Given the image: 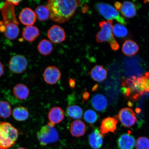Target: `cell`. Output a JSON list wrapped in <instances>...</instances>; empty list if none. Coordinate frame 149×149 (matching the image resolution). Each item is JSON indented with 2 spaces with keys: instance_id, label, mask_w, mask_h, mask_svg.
Wrapping results in <instances>:
<instances>
[{
  "instance_id": "14",
  "label": "cell",
  "mask_w": 149,
  "mask_h": 149,
  "mask_svg": "<svg viewBox=\"0 0 149 149\" xmlns=\"http://www.w3.org/2000/svg\"><path fill=\"white\" fill-rule=\"evenodd\" d=\"M19 18L23 25L28 26H33L36 20V16L32 9L28 7L24 8L20 12Z\"/></svg>"
},
{
  "instance_id": "1",
  "label": "cell",
  "mask_w": 149,
  "mask_h": 149,
  "mask_svg": "<svg viewBox=\"0 0 149 149\" xmlns=\"http://www.w3.org/2000/svg\"><path fill=\"white\" fill-rule=\"evenodd\" d=\"M46 7L49 12V17L59 24L65 23L73 16L80 5L79 1L49 0Z\"/></svg>"
},
{
  "instance_id": "18",
  "label": "cell",
  "mask_w": 149,
  "mask_h": 149,
  "mask_svg": "<svg viewBox=\"0 0 149 149\" xmlns=\"http://www.w3.org/2000/svg\"><path fill=\"white\" fill-rule=\"evenodd\" d=\"M91 103L95 109L100 111H105L108 105L107 98L103 95L100 94H96L93 96Z\"/></svg>"
},
{
  "instance_id": "24",
  "label": "cell",
  "mask_w": 149,
  "mask_h": 149,
  "mask_svg": "<svg viewBox=\"0 0 149 149\" xmlns=\"http://www.w3.org/2000/svg\"><path fill=\"white\" fill-rule=\"evenodd\" d=\"M12 113L15 120L19 122L26 120L29 116V111L26 108L23 107L15 108Z\"/></svg>"
},
{
  "instance_id": "9",
  "label": "cell",
  "mask_w": 149,
  "mask_h": 149,
  "mask_svg": "<svg viewBox=\"0 0 149 149\" xmlns=\"http://www.w3.org/2000/svg\"><path fill=\"white\" fill-rule=\"evenodd\" d=\"M0 23V31L3 33L5 36L10 40H14L19 35L20 30L18 27V22H9L3 24Z\"/></svg>"
},
{
  "instance_id": "15",
  "label": "cell",
  "mask_w": 149,
  "mask_h": 149,
  "mask_svg": "<svg viewBox=\"0 0 149 149\" xmlns=\"http://www.w3.org/2000/svg\"><path fill=\"white\" fill-rule=\"evenodd\" d=\"M135 144V138L129 133L123 134L117 140V145L119 149H133Z\"/></svg>"
},
{
  "instance_id": "38",
  "label": "cell",
  "mask_w": 149,
  "mask_h": 149,
  "mask_svg": "<svg viewBox=\"0 0 149 149\" xmlns=\"http://www.w3.org/2000/svg\"></svg>"
},
{
  "instance_id": "23",
  "label": "cell",
  "mask_w": 149,
  "mask_h": 149,
  "mask_svg": "<svg viewBox=\"0 0 149 149\" xmlns=\"http://www.w3.org/2000/svg\"><path fill=\"white\" fill-rule=\"evenodd\" d=\"M139 47L137 43L131 40L125 41L123 44L122 51L125 55L129 56L136 54L139 51Z\"/></svg>"
},
{
  "instance_id": "25",
  "label": "cell",
  "mask_w": 149,
  "mask_h": 149,
  "mask_svg": "<svg viewBox=\"0 0 149 149\" xmlns=\"http://www.w3.org/2000/svg\"><path fill=\"white\" fill-rule=\"evenodd\" d=\"M37 48L41 54L47 56L49 55L53 51V46L49 40L46 39H43L39 43Z\"/></svg>"
},
{
  "instance_id": "21",
  "label": "cell",
  "mask_w": 149,
  "mask_h": 149,
  "mask_svg": "<svg viewBox=\"0 0 149 149\" xmlns=\"http://www.w3.org/2000/svg\"><path fill=\"white\" fill-rule=\"evenodd\" d=\"M40 35V31L38 28L33 26L25 27L22 32V36L24 38L30 42L34 41Z\"/></svg>"
},
{
  "instance_id": "3",
  "label": "cell",
  "mask_w": 149,
  "mask_h": 149,
  "mask_svg": "<svg viewBox=\"0 0 149 149\" xmlns=\"http://www.w3.org/2000/svg\"><path fill=\"white\" fill-rule=\"evenodd\" d=\"M18 136L17 129L9 123L0 122V149H9L15 144Z\"/></svg>"
},
{
  "instance_id": "32",
  "label": "cell",
  "mask_w": 149,
  "mask_h": 149,
  "mask_svg": "<svg viewBox=\"0 0 149 149\" xmlns=\"http://www.w3.org/2000/svg\"><path fill=\"white\" fill-rule=\"evenodd\" d=\"M4 72V66L3 63L0 61V77L3 75Z\"/></svg>"
},
{
  "instance_id": "30",
  "label": "cell",
  "mask_w": 149,
  "mask_h": 149,
  "mask_svg": "<svg viewBox=\"0 0 149 149\" xmlns=\"http://www.w3.org/2000/svg\"><path fill=\"white\" fill-rule=\"evenodd\" d=\"M84 119L89 124H93L98 119V115L96 112L91 109H89L85 112L84 115Z\"/></svg>"
},
{
  "instance_id": "5",
  "label": "cell",
  "mask_w": 149,
  "mask_h": 149,
  "mask_svg": "<svg viewBox=\"0 0 149 149\" xmlns=\"http://www.w3.org/2000/svg\"><path fill=\"white\" fill-rule=\"evenodd\" d=\"M37 137L41 145L46 146L59 140L58 132L54 127L46 125L42 126L37 133Z\"/></svg>"
},
{
  "instance_id": "17",
  "label": "cell",
  "mask_w": 149,
  "mask_h": 149,
  "mask_svg": "<svg viewBox=\"0 0 149 149\" xmlns=\"http://www.w3.org/2000/svg\"><path fill=\"white\" fill-rule=\"evenodd\" d=\"M86 126L82 121L77 120L74 121L70 126V132L74 137H79L85 135L86 132Z\"/></svg>"
},
{
  "instance_id": "37",
  "label": "cell",
  "mask_w": 149,
  "mask_h": 149,
  "mask_svg": "<svg viewBox=\"0 0 149 149\" xmlns=\"http://www.w3.org/2000/svg\"><path fill=\"white\" fill-rule=\"evenodd\" d=\"M16 149H26L25 148H18Z\"/></svg>"
},
{
  "instance_id": "12",
  "label": "cell",
  "mask_w": 149,
  "mask_h": 149,
  "mask_svg": "<svg viewBox=\"0 0 149 149\" xmlns=\"http://www.w3.org/2000/svg\"><path fill=\"white\" fill-rule=\"evenodd\" d=\"M47 36L51 42L55 44L64 42L66 37L64 30L57 25H54L50 27L47 31Z\"/></svg>"
},
{
  "instance_id": "13",
  "label": "cell",
  "mask_w": 149,
  "mask_h": 149,
  "mask_svg": "<svg viewBox=\"0 0 149 149\" xmlns=\"http://www.w3.org/2000/svg\"><path fill=\"white\" fill-rule=\"evenodd\" d=\"M118 120V116H117L108 117L104 119L102 121L100 126V133L103 135L109 132L115 133L116 130Z\"/></svg>"
},
{
  "instance_id": "36",
  "label": "cell",
  "mask_w": 149,
  "mask_h": 149,
  "mask_svg": "<svg viewBox=\"0 0 149 149\" xmlns=\"http://www.w3.org/2000/svg\"><path fill=\"white\" fill-rule=\"evenodd\" d=\"M144 3H149V1H145L144 2Z\"/></svg>"
},
{
  "instance_id": "29",
  "label": "cell",
  "mask_w": 149,
  "mask_h": 149,
  "mask_svg": "<svg viewBox=\"0 0 149 149\" xmlns=\"http://www.w3.org/2000/svg\"><path fill=\"white\" fill-rule=\"evenodd\" d=\"M113 32L115 36L120 38H124L128 34L127 29L120 24H116L113 26Z\"/></svg>"
},
{
  "instance_id": "28",
  "label": "cell",
  "mask_w": 149,
  "mask_h": 149,
  "mask_svg": "<svg viewBox=\"0 0 149 149\" xmlns=\"http://www.w3.org/2000/svg\"><path fill=\"white\" fill-rule=\"evenodd\" d=\"M12 108L8 102L0 101V117L7 118L10 116L12 113Z\"/></svg>"
},
{
  "instance_id": "22",
  "label": "cell",
  "mask_w": 149,
  "mask_h": 149,
  "mask_svg": "<svg viewBox=\"0 0 149 149\" xmlns=\"http://www.w3.org/2000/svg\"><path fill=\"white\" fill-rule=\"evenodd\" d=\"M13 93L18 100H26L29 95V91L26 86L23 84H18L15 86Z\"/></svg>"
},
{
  "instance_id": "16",
  "label": "cell",
  "mask_w": 149,
  "mask_h": 149,
  "mask_svg": "<svg viewBox=\"0 0 149 149\" xmlns=\"http://www.w3.org/2000/svg\"><path fill=\"white\" fill-rule=\"evenodd\" d=\"M104 135L98 128L95 129L89 135V144L93 149H98L101 148L103 144Z\"/></svg>"
},
{
  "instance_id": "20",
  "label": "cell",
  "mask_w": 149,
  "mask_h": 149,
  "mask_svg": "<svg viewBox=\"0 0 149 149\" xmlns=\"http://www.w3.org/2000/svg\"><path fill=\"white\" fill-rule=\"evenodd\" d=\"M91 74L95 81L101 82L107 79V70L101 65H96L91 70Z\"/></svg>"
},
{
  "instance_id": "7",
  "label": "cell",
  "mask_w": 149,
  "mask_h": 149,
  "mask_svg": "<svg viewBox=\"0 0 149 149\" xmlns=\"http://www.w3.org/2000/svg\"><path fill=\"white\" fill-rule=\"evenodd\" d=\"M28 62L24 56L17 55L13 56L9 62V69L15 74H21L25 72L27 68Z\"/></svg>"
},
{
  "instance_id": "27",
  "label": "cell",
  "mask_w": 149,
  "mask_h": 149,
  "mask_svg": "<svg viewBox=\"0 0 149 149\" xmlns=\"http://www.w3.org/2000/svg\"><path fill=\"white\" fill-rule=\"evenodd\" d=\"M36 18L40 21H45L49 17V12L46 6H39L35 10Z\"/></svg>"
},
{
  "instance_id": "35",
  "label": "cell",
  "mask_w": 149,
  "mask_h": 149,
  "mask_svg": "<svg viewBox=\"0 0 149 149\" xmlns=\"http://www.w3.org/2000/svg\"><path fill=\"white\" fill-rule=\"evenodd\" d=\"M83 97L84 99L87 100L88 99L89 97V93L87 92H85L84 93Z\"/></svg>"
},
{
  "instance_id": "6",
  "label": "cell",
  "mask_w": 149,
  "mask_h": 149,
  "mask_svg": "<svg viewBox=\"0 0 149 149\" xmlns=\"http://www.w3.org/2000/svg\"><path fill=\"white\" fill-rule=\"evenodd\" d=\"M96 8L99 13L109 20L115 19L123 25H126L127 23L124 18L120 16L116 9L107 3H99L96 5Z\"/></svg>"
},
{
  "instance_id": "11",
  "label": "cell",
  "mask_w": 149,
  "mask_h": 149,
  "mask_svg": "<svg viewBox=\"0 0 149 149\" xmlns=\"http://www.w3.org/2000/svg\"><path fill=\"white\" fill-rule=\"evenodd\" d=\"M43 77L46 83L49 85H54L61 79V73L56 67L48 66L45 70Z\"/></svg>"
},
{
  "instance_id": "8",
  "label": "cell",
  "mask_w": 149,
  "mask_h": 149,
  "mask_svg": "<svg viewBox=\"0 0 149 149\" xmlns=\"http://www.w3.org/2000/svg\"><path fill=\"white\" fill-rule=\"evenodd\" d=\"M118 117L121 123L125 127L130 128L137 122L135 113L129 108H124L119 111Z\"/></svg>"
},
{
  "instance_id": "26",
  "label": "cell",
  "mask_w": 149,
  "mask_h": 149,
  "mask_svg": "<svg viewBox=\"0 0 149 149\" xmlns=\"http://www.w3.org/2000/svg\"><path fill=\"white\" fill-rule=\"evenodd\" d=\"M66 113L67 116L72 118L80 119L83 116V110L79 106H70L67 107Z\"/></svg>"
},
{
  "instance_id": "33",
  "label": "cell",
  "mask_w": 149,
  "mask_h": 149,
  "mask_svg": "<svg viewBox=\"0 0 149 149\" xmlns=\"http://www.w3.org/2000/svg\"><path fill=\"white\" fill-rule=\"evenodd\" d=\"M76 82L75 81L74 79H70L69 81V85L72 88H74L75 87Z\"/></svg>"
},
{
  "instance_id": "2",
  "label": "cell",
  "mask_w": 149,
  "mask_h": 149,
  "mask_svg": "<svg viewBox=\"0 0 149 149\" xmlns=\"http://www.w3.org/2000/svg\"><path fill=\"white\" fill-rule=\"evenodd\" d=\"M123 91L127 97L136 100L139 96L149 92V72L141 77L127 78L122 83Z\"/></svg>"
},
{
  "instance_id": "19",
  "label": "cell",
  "mask_w": 149,
  "mask_h": 149,
  "mask_svg": "<svg viewBox=\"0 0 149 149\" xmlns=\"http://www.w3.org/2000/svg\"><path fill=\"white\" fill-rule=\"evenodd\" d=\"M48 115L50 122L55 125L59 123L64 120L65 113L61 107H55L50 110Z\"/></svg>"
},
{
  "instance_id": "31",
  "label": "cell",
  "mask_w": 149,
  "mask_h": 149,
  "mask_svg": "<svg viewBox=\"0 0 149 149\" xmlns=\"http://www.w3.org/2000/svg\"><path fill=\"white\" fill-rule=\"evenodd\" d=\"M136 149H149V139L146 137H141L137 139L135 144Z\"/></svg>"
},
{
  "instance_id": "10",
  "label": "cell",
  "mask_w": 149,
  "mask_h": 149,
  "mask_svg": "<svg viewBox=\"0 0 149 149\" xmlns=\"http://www.w3.org/2000/svg\"><path fill=\"white\" fill-rule=\"evenodd\" d=\"M114 6L116 10H118L125 17L131 18L136 14V8L135 5L131 2L125 1L123 3L116 2Z\"/></svg>"
},
{
  "instance_id": "4",
  "label": "cell",
  "mask_w": 149,
  "mask_h": 149,
  "mask_svg": "<svg viewBox=\"0 0 149 149\" xmlns=\"http://www.w3.org/2000/svg\"><path fill=\"white\" fill-rule=\"evenodd\" d=\"M113 20H107L100 22L101 30L96 35V40L98 43H109L112 49L116 51L119 49L120 46L113 36Z\"/></svg>"
},
{
  "instance_id": "34",
  "label": "cell",
  "mask_w": 149,
  "mask_h": 149,
  "mask_svg": "<svg viewBox=\"0 0 149 149\" xmlns=\"http://www.w3.org/2000/svg\"><path fill=\"white\" fill-rule=\"evenodd\" d=\"M13 5L17 6L19 4V3L22 1H8Z\"/></svg>"
}]
</instances>
